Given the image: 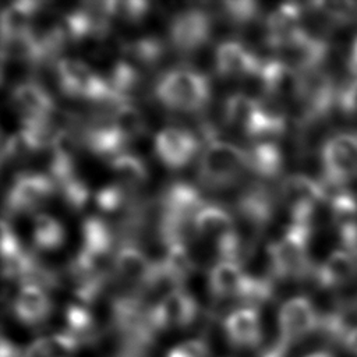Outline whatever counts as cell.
<instances>
[{
  "label": "cell",
  "mask_w": 357,
  "mask_h": 357,
  "mask_svg": "<svg viewBox=\"0 0 357 357\" xmlns=\"http://www.w3.org/2000/svg\"><path fill=\"white\" fill-rule=\"evenodd\" d=\"M314 227L290 222L284 233L266 247L269 276L275 280L312 279L315 266L310 258Z\"/></svg>",
  "instance_id": "obj_1"
},
{
  "label": "cell",
  "mask_w": 357,
  "mask_h": 357,
  "mask_svg": "<svg viewBox=\"0 0 357 357\" xmlns=\"http://www.w3.org/2000/svg\"><path fill=\"white\" fill-rule=\"evenodd\" d=\"M153 95L170 112L199 113L211 99V85L201 71L174 67L156 78Z\"/></svg>",
  "instance_id": "obj_2"
},
{
  "label": "cell",
  "mask_w": 357,
  "mask_h": 357,
  "mask_svg": "<svg viewBox=\"0 0 357 357\" xmlns=\"http://www.w3.org/2000/svg\"><path fill=\"white\" fill-rule=\"evenodd\" d=\"M321 181L328 194L346 188L357 177V132H339L326 138L319 148Z\"/></svg>",
  "instance_id": "obj_3"
},
{
  "label": "cell",
  "mask_w": 357,
  "mask_h": 357,
  "mask_svg": "<svg viewBox=\"0 0 357 357\" xmlns=\"http://www.w3.org/2000/svg\"><path fill=\"white\" fill-rule=\"evenodd\" d=\"M247 167V151L234 144L213 139L205 144L199 158V180L212 188L233 184Z\"/></svg>",
  "instance_id": "obj_4"
},
{
  "label": "cell",
  "mask_w": 357,
  "mask_h": 357,
  "mask_svg": "<svg viewBox=\"0 0 357 357\" xmlns=\"http://www.w3.org/2000/svg\"><path fill=\"white\" fill-rule=\"evenodd\" d=\"M279 199L287 208L290 222L314 227V216L317 209L328 201V191L321 180L294 173L282 180Z\"/></svg>",
  "instance_id": "obj_5"
},
{
  "label": "cell",
  "mask_w": 357,
  "mask_h": 357,
  "mask_svg": "<svg viewBox=\"0 0 357 357\" xmlns=\"http://www.w3.org/2000/svg\"><path fill=\"white\" fill-rule=\"evenodd\" d=\"M212 35V17L199 8L177 11L169 22V40L176 50L188 54L206 45Z\"/></svg>",
  "instance_id": "obj_6"
},
{
  "label": "cell",
  "mask_w": 357,
  "mask_h": 357,
  "mask_svg": "<svg viewBox=\"0 0 357 357\" xmlns=\"http://www.w3.org/2000/svg\"><path fill=\"white\" fill-rule=\"evenodd\" d=\"M57 190L46 173H20L6 195V209L11 215L29 213L42 206Z\"/></svg>",
  "instance_id": "obj_7"
},
{
  "label": "cell",
  "mask_w": 357,
  "mask_h": 357,
  "mask_svg": "<svg viewBox=\"0 0 357 357\" xmlns=\"http://www.w3.org/2000/svg\"><path fill=\"white\" fill-rule=\"evenodd\" d=\"M319 315L307 297L296 296L289 298L282 304L278 315L279 339L291 347L294 343L318 331Z\"/></svg>",
  "instance_id": "obj_8"
},
{
  "label": "cell",
  "mask_w": 357,
  "mask_h": 357,
  "mask_svg": "<svg viewBox=\"0 0 357 357\" xmlns=\"http://www.w3.org/2000/svg\"><path fill=\"white\" fill-rule=\"evenodd\" d=\"M264 60L240 40L227 39L215 49L213 68L225 79L258 78Z\"/></svg>",
  "instance_id": "obj_9"
},
{
  "label": "cell",
  "mask_w": 357,
  "mask_h": 357,
  "mask_svg": "<svg viewBox=\"0 0 357 357\" xmlns=\"http://www.w3.org/2000/svg\"><path fill=\"white\" fill-rule=\"evenodd\" d=\"M199 148L201 142L192 132L176 126L160 128L153 138L155 155L169 169L185 167Z\"/></svg>",
  "instance_id": "obj_10"
},
{
  "label": "cell",
  "mask_w": 357,
  "mask_h": 357,
  "mask_svg": "<svg viewBox=\"0 0 357 357\" xmlns=\"http://www.w3.org/2000/svg\"><path fill=\"white\" fill-rule=\"evenodd\" d=\"M149 314L156 332L170 328H185L195 321L198 304L184 289H174L151 305Z\"/></svg>",
  "instance_id": "obj_11"
},
{
  "label": "cell",
  "mask_w": 357,
  "mask_h": 357,
  "mask_svg": "<svg viewBox=\"0 0 357 357\" xmlns=\"http://www.w3.org/2000/svg\"><path fill=\"white\" fill-rule=\"evenodd\" d=\"M156 261H151L141 248L124 241L114 251L113 273L137 289H148L155 273Z\"/></svg>",
  "instance_id": "obj_12"
},
{
  "label": "cell",
  "mask_w": 357,
  "mask_h": 357,
  "mask_svg": "<svg viewBox=\"0 0 357 357\" xmlns=\"http://www.w3.org/2000/svg\"><path fill=\"white\" fill-rule=\"evenodd\" d=\"M262 96H269L283 102L284 99L294 100L300 86V73L287 66L278 57L264 60L258 74Z\"/></svg>",
  "instance_id": "obj_13"
},
{
  "label": "cell",
  "mask_w": 357,
  "mask_h": 357,
  "mask_svg": "<svg viewBox=\"0 0 357 357\" xmlns=\"http://www.w3.org/2000/svg\"><path fill=\"white\" fill-rule=\"evenodd\" d=\"M10 100L21 120L50 119L57 110L50 93L40 84L31 79L17 84L11 91Z\"/></svg>",
  "instance_id": "obj_14"
},
{
  "label": "cell",
  "mask_w": 357,
  "mask_h": 357,
  "mask_svg": "<svg viewBox=\"0 0 357 357\" xmlns=\"http://www.w3.org/2000/svg\"><path fill=\"white\" fill-rule=\"evenodd\" d=\"M229 343L240 349H254L261 343L262 331L259 312L254 307H240L231 311L223 324Z\"/></svg>",
  "instance_id": "obj_15"
},
{
  "label": "cell",
  "mask_w": 357,
  "mask_h": 357,
  "mask_svg": "<svg viewBox=\"0 0 357 357\" xmlns=\"http://www.w3.org/2000/svg\"><path fill=\"white\" fill-rule=\"evenodd\" d=\"M357 276V255L347 250L332 251L315 266L312 280L321 289H336Z\"/></svg>",
  "instance_id": "obj_16"
},
{
  "label": "cell",
  "mask_w": 357,
  "mask_h": 357,
  "mask_svg": "<svg viewBox=\"0 0 357 357\" xmlns=\"http://www.w3.org/2000/svg\"><path fill=\"white\" fill-rule=\"evenodd\" d=\"M13 311L15 318L24 325L36 326L43 324L52 312V301L47 291L33 283H24L20 286L13 301Z\"/></svg>",
  "instance_id": "obj_17"
},
{
  "label": "cell",
  "mask_w": 357,
  "mask_h": 357,
  "mask_svg": "<svg viewBox=\"0 0 357 357\" xmlns=\"http://www.w3.org/2000/svg\"><path fill=\"white\" fill-rule=\"evenodd\" d=\"M247 272L240 264L231 261H216L208 273V287L215 298H238Z\"/></svg>",
  "instance_id": "obj_18"
},
{
  "label": "cell",
  "mask_w": 357,
  "mask_h": 357,
  "mask_svg": "<svg viewBox=\"0 0 357 357\" xmlns=\"http://www.w3.org/2000/svg\"><path fill=\"white\" fill-rule=\"evenodd\" d=\"M165 248V255L162 259H159L162 276L172 290L183 289L184 282L190 278L195 268L190 251L185 243L181 241L172 243Z\"/></svg>",
  "instance_id": "obj_19"
},
{
  "label": "cell",
  "mask_w": 357,
  "mask_h": 357,
  "mask_svg": "<svg viewBox=\"0 0 357 357\" xmlns=\"http://www.w3.org/2000/svg\"><path fill=\"white\" fill-rule=\"evenodd\" d=\"M247 167L261 178H278L283 170V153L275 142H255L247 149Z\"/></svg>",
  "instance_id": "obj_20"
},
{
  "label": "cell",
  "mask_w": 357,
  "mask_h": 357,
  "mask_svg": "<svg viewBox=\"0 0 357 357\" xmlns=\"http://www.w3.org/2000/svg\"><path fill=\"white\" fill-rule=\"evenodd\" d=\"M236 229L233 216L220 205L206 204L195 216L194 233L197 237L215 240V243Z\"/></svg>",
  "instance_id": "obj_21"
},
{
  "label": "cell",
  "mask_w": 357,
  "mask_h": 357,
  "mask_svg": "<svg viewBox=\"0 0 357 357\" xmlns=\"http://www.w3.org/2000/svg\"><path fill=\"white\" fill-rule=\"evenodd\" d=\"M121 59L127 60L138 70L153 68L163 57L165 46L155 36H141L121 43Z\"/></svg>",
  "instance_id": "obj_22"
},
{
  "label": "cell",
  "mask_w": 357,
  "mask_h": 357,
  "mask_svg": "<svg viewBox=\"0 0 357 357\" xmlns=\"http://www.w3.org/2000/svg\"><path fill=\"white\" fill-rule=\"evenodd\" d=\"M109 166L116 183L128 191L138 188L146 181L148 170L145 162L137 155L120 153L109 162Z\"/></svg>",
  "instance_id": "obj_23"
},
{
  "label": "cell",
  "mask_w": 357,
  "mask_h": 357,
  "mask_svg": "<svg viewBox=\"0 0 357 357\" xmlns=\"http://www.w3.org/2000/svg\"><path fill=\"white\" fill-rule=\"evenodd\" d=\"M257 109L258 98L250 96L244 92L231 93L223 103V123L229 128H237L245 134Z\"/></svg>",
  "instance_id": "obj_24"
},
{
  "label": "cell",
  "mask_w": 357,
  "mask_h": 357,
  "mask_svg": "<svg viewBox=\"0 0 357 357\" xmlns=\"http://www.w3.org/2000/svg\"><path fill=\"white\" fill-rule=\"evenodd\" d=\"M63 225L52 215L36 213L32 223V243L38 251H54L64 244Z\"/></svg>",
  "instance_id": "obj_25"
},
{
  "label": "cell",
  "mask_w": 357,
  "mask_h": 357,
  "mask_svg": "<svg viewBox=\"0 0 357 357\" xmlns=\"http://www.w3.org/2000/svg\"><path fill=\"white\" fill-rule=\"evenodd\" d=\"M110 121L114 128L127 138L128 142L145 135L146 121L141 110L134 103H123L110 113Z\"/></svg>",
  "instance_id": "obj_26"
},
{
  "label": "cell",
  "mask_w": 357,
  "mask_h": 357,
  "mask_svg": "<svg viewBox=\"0 0 357 357\" xmlns=\"http://www.w3.org/2000/svg\"><path fill=\"white\" fill-rule=\"evenodd\" d=\"M67 328L64 329L70 333L78 344L92 343L98 337L96 325L91 311L81 304H70L66 310Z\"/></svg>",
  "instance_id": "obj_27"
},
{
  "label": "cell",
  "mask_w": 357,
  "mask_h": 357,
  "mask_svg": "<svg viewBox=\"0 0 357 357\" xmlns=\"http://www.w3.org/2000/svg\"><path fill=\"white\" fill-rule=\"evenodd\" d=\"M95 205L98 211L103 215H119V213H128L131 212V198L128 194V190L121 187L117 183H110L107 185L100 187L93 197Z\"/></svg>",
  "instance_id": "obj_28"
},
{
  "label": "cell",
  "mask_w": 357,
  "mask_h": 357,
  "mask_svg": "<svg viewBox=\"0 0 357 357\" xmlns=\"http://www.w3.org/2000/svg\"><path fill=\"white\" fill-rule=\"evenodd\" d=\"M149 3L141 0H112L106 1L107 13L112 20H120L128 24H138L141 22L148 11Z\"/></svg>",
  "instance_id": "obj_29"
},
{
  "label": "cell",
  "mask_w": 357,
  "mask_h": 357,
  "mask_svg": "<svg viewBox=\"0 0 357 357\" xmlns=\"http://www.w3.org/2000/svg\"><path fill=\"white\" fill-rule=\"evenodd\" d=\"M337 107L350 117H357V77L351 78L339 89Z\"/></svg>",
  "instance_id": "obj_30"
},
{
  "label": "cell",
  "mask_w": 357,
  "mask_h": 357,
  "mask_svg": "<svg viewBox=\"0 0 357 357\" xmlns=\"http://www.w3.org/2000/svg\"><path fill=\"white\" fill-rule=\"evenodd\" d=\"M167 357H209V349L205 340L191 339L173 347Z\"/></svg>",
  "instance_id": "obj_31"
},
{
  "label": "cell",
  "mask_w": 357,
  "mask_h": 357,
  "mask_svg": "<svg viewBox=\"0 0 357 357\" xmlns=\"http://www.w3.org/2000/svg\"><path fill=\"white\" fill-rule=\"evenodd\" d=\"M289 349H290V346H287L280 339H278L273 344L266 347L259 354V357H287L289 356Z\"/></svg>",
  "instance_id": "obj_32"
},
{
  "label": "cell",
  "mask_w": 357,
  "mask_h": 357,
  "mask_svg": "<svg viewBox=\"0 0 357 357\" xmlns=\"http://www.w3.org/2000/svg\"><path fill=\"white\" fill-rule=\"evenodd\" d=\"M1 357H24V350L18 349L10 340L3 337V340H1Z\"/></svg>",
  "instance_id": "obj_33"
},
{
  "label": "cell",
  "mask_w": 357,
  "mask_h": 357,
  "mask_svg": "<svg viewBox=\"0 0 357 357\" xmlns=\"http://www.w3.org/2000/svg\"><path fill=\"white\" fill-rule=\"evenodd\" d=\"M343 346L354 356H357V326H354L346 336Z\"/></svg>",
  "instance_id": "obj_34"
},
{
  "label": "cell",
  "mask_w": 357,
  "mask_h": 357,
  "mask_svg": "<svg viewBox=\"0 0 357 357\" xmlns=\"http://www.w3.org/2000/svg\"><path fill=\"white\" fill-rule=\"evenodd\" d=\"M113 357H146V351L127 349V347H120L117 354L113 356Z\"/></svg>",
  "instance_id": "obj_35"
},
{
  "label": "cell",
  "mask_w": 357,
  "mask_h": 357,
  "mask_svg": "<svg viewBox=\"0 0 357 357\" xmlns=\"http://www.w3.org/2000/svg\"><path fill=\"white\" fill-rule=\"evenodd\" d=\"M305 357H333V354L331 351H326V350H319V351H314Z\"/></svg>",
  "instance_id": "obj_36"
}]
</instances>
